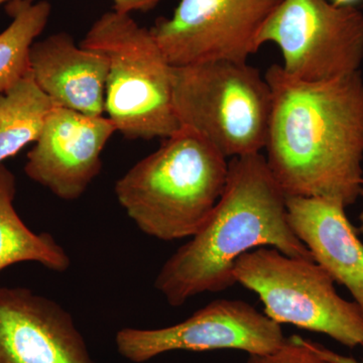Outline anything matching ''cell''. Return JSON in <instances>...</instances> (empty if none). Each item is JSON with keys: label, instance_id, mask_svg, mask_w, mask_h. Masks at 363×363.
Masks as SVG:
<instances>
[{"label": "cell", "instance_id": "cell-1", "mask_svg": "<svg viewBox=\"0 0 363 363\" xmlns=\"http://www.w3.org/2000/svg\"><path fill=\"white\" fill-rule=\"evenodd\" d=\"M264 78L272 93L266 161L284 194L354 204L363 189L360 71L304 82L274 64Z\"/></svg>", "mask_w": 363, "mask_h": 363}, {"label": "cell", "instance_id": "cell-2", "mask_svg": "<svg viewBox=\"0 0 363 363\" xmlns=\"http://www.w3.org/2000/svg\"><path fill=\"white\" fill-rule=\"evenodd\" d=\"M286 196L262 154L233 157L220 199L204 226L164 262L155 288L172 307L236 284L241 255L272 247L290 257L313 260L288 220Z\"/></svg>", "mask_w": 363, "mask_h": 363}, {"label": "cell", "instance_id": "cell-3", "mask_svg": "<svg viewBox=\"0 0 363 363\" xmlns=\"http://www.w3.org/2000/svg\"><path fill=\"white\" fill-rule=\"evenodd\" d=\"M216 147L181 128L116 182L119 205L147 235L192 238L225 189L229 162Z\"/></svg>", "mask_w": 363, "mask_h": 363}, {"label": "cell", "instance_id": "cell-4", "mask_svg": "<svg viewBox=\"0 0 363 363\" xmlns=\"http://www.w3.org/2000/svg\"><path fill=\"white\" fill-rule=\"evenodd\" d=\"M80 45L108 59L105 112L128 140L166 138L181 130L174 107V70L149 28L112 9Z\"/></svg>", "mask_w": 363, "mask_h": 363}, {"label": "cell", "instance_id": "cell-5", "mask_svg": "<svg viewBox=\"0 0 363 363\" xmlns=\"http://www.w3.org/2000/svg\"><path fill=\"white\" fill-rule=\"evenodd\" d=\"M173 95L181 128L200 136L223 156H248L264 149L271 88L247 62L175 67Z\"/></svg>", "mask_w": 363, "mask_h": 363}, {"label": "cell", "instance_id": "cell-6", "mask_svg": "<svg viewBox=\"0 0 363 363\" xmlns=\"http://www.w3.org/2000/svg\"><path fill=\"white\" fill-rule=\"evenodd\" d=\"M233 277L259 296L276 323L325 334L346 347L363 346L362 309L340 297L330 274L313 260L255 248L236 260Z\"/></svg>", "mask_w": 363, "mask_h": 363}, {"label": "cell", "instance_id": "cell-7", "mask_svg": "<svg viewBox=\"0 0 363 363\" xmlns=\"http://www.w3.org/2000/svg\"><path fill=\"white\" fill-rule=\"evenodd\" d=\"M278 45L283 70L304 82H322L360 71L363 13L329 0H283L257 39Z\"/></svg>", "mask_w": 363, "mask_h": 363}, {"label": "cell", "instance_id": "cell-8", "mask_svg": "<svg viewBox=\"0 0 363 363\" xmlns=\"http://www.w3.org/2000/svg\"><path fill=\"white\" fill-rule=\"evenodd\" d=\"M283 0H180L171 18H159L150 32L169 64L247 62L257 39Z\"/></svg>", "mask_w": 363, "mask_h": 363}, {"label": "cell", "instance_id": "cell-9", "mask_svg": "<svg viewBox=\"0 0 363 363\" xmlns=\"http://www.w3.org/2000/svg\"><path fill=\"white\" fill-rule=\"evenodd\" d=\"M281 325L241 300L213 301L180 323L159 329L123 328L117 351L133 363L171 351L234 350L266 354L286 341Z\"/></svg>", "mask_w": 363, "mask_h": 363}, {"label": "cell", "instance_id": "cell-10", "mask_svg": "<svg viewBox=\"0 0 363 363\" xmlns=\"http://www.w3.org/2000/svg\"><path fill=\"white\" fill-rule=\"evenodd\" d=\"M116 133L108 117L54 107L28 154L26 176L60 199L77 200L99 175L102 152Z\"/></svg>", "mask_w": 363, "mask_h": 363}, {"label": "cell", "instance_id": "cell-11", "mask_svg": "<svg viewBox=\"0 0 363 363\" xmlns=\"http://www.w3.org/2000/svg\"><path fill=\"white\" fill-rule=\"evenodd\" d=\"M0 363H95L70 313L26 288L0 286Z\"/></svg>", "mask_w": 363, "mask_h": 363}, {"label": "cell", "instance_id": "cell-12", "mask_svg": "<svg viewBox=\"0 0 363 363\" xmlns=\"http://www.w3.org/2000/svg\"><path fill=\"white\" fill-rule=\"evenodd\" d=\"M30 69L33 80L56 106L104 116L109 63L101 52L76 45L69 33H54L33 43Z\"/></svg>", "mask_w": 363, "mask_h": 363}, {"label": "cell", "instance_id": "cell-13", "mask_svg": "<svg viewBox=\"0 0 363 363\" xmlns=\"http://www.w3.org/2000/svg\"><path fill=\"white\" fill-rule=\"evenodd\" d=\"M288 220L313 259L350 291L363 312V245L345 205L325 197H286Z\"/></svg>", "mask_w": 363, "mask_h": 363}, {"label": "cell", "instance_id": "cell-14", "mask_svg": "<svg viewBox=\"0 0 363 363\" xmlns=\"http://www.w3.org/2000/svg\"><path fill=\"white\" fill-rule=\"evenodd\" d=\"M16 177L0 164V272L20 262H37L52 272L71 266L65 248L50 233L30 230L14 208Z\"/></svg>", "mask_w": 363, "mask_h": 363}, {"label": "cell", "instance_id": "cell-15", "mask_svg": "<svg viewBox=\"0 0 363 363\" xmlns=\"http://www.w3.org/2000/svg\"><path fill=\"white\" fill-rule=\"evenodd\" d=\"M54 107L30 71L0 95V164L37 142Z\"/></svg>", "mask_w": 363, "mask_h": 363}, {"label": "cell", "instance_id": "cell-16", "mask_svg": "<svg viewBox=\"0 0 363 363\" xmlns=\"http://www.w3.org/2000/svg\"><path fill=\"white\" fill-rule=\"evenodd\" d=\"M7 11L13 21L0 33V95L30 73V48L49 23L52 6L47 0H16Z\"/></svg>", "mask_w": 363, "mask_h": 363}, {"label": "cell", "instance_id": "cell-17", "mask_svg": "<svg viewBox=\"0 0 363 363\" xmlns=\"http://www.w3.org/2000/svg\"><path fill=\"white\" fill-rule=\"evenodd\" d=\"M247 363H333L318 355L306 339L294 335L286 338L278 350L266 354H250Z\"/></svg>", "mask_w": 363, "mask_h": 363}, {"label": "cell", "instance_id": "cell-18", "mask_svg": "<svg viewBox=\"0 0 363 363\" xmlns=\"http://www.w3.org/2000/svg\"><path fill=\"white\" fill-rule=\"evenodd\" d=\"M113 4V11L121 13H135V11H152L156 9L162 0H111Z\"/></svg>", "mask_w": 363, "mask_h": 363}, {"label": "cell", "instance_id": "cell-19", "mask_svg": "<svg viewBox=\"0 0 363 363\" xmlns=\"http://www.w3.org/2000/svg\"><path fill=\"white\" fill-rule=\"evenodd\" d=\"M306 342L318 355L325 358L328 362L333 363H363V360H357L355 358L340 354V353L335 352V351L328 350V348L325 347L321 344L313 342L309 339H306Z\"/></svg>", "mask_w": 363, "mask_h": 363}, {"label": "cell", "instance_id": "cell-20", "mask_svg": "<svg viewBox=\"0 0 363 363\" xmlns=\"http://www.w3.org/2000/svg\"><path fill=\"white\" fill-rule=\"evenodd\" d=\"M336 6H354L360 0H329Z\"/></svg>", "mask_w": 363, "mask_h": 363}, {"label": "cell", "instance_id": "cell-21", "mask_svg": "<svg viewBox=\"0 0 363 363\" xmlns=\"http://www.w3.org/2000/svg\"><path fill=\"white\" fill-rule=\"evenodd\" d=\"M359 222H360L359 231H360V233H362L363 234V212L362 214L359 215Z\"/></svg>", "mask_w": 363, "mask_h": 363}, {"label": "cell", "instance_id": "cell-22", "mask_svg": "<svg viewBox=\"0 0 363 363\" xmlns=\"http://www.w3.org/2000/svg\"><path fill=\"white\" fill-rule=\"evenodd\" d=\"M16 1V0H0V6L4 4H9V2Z\"/></svg>", "mask_w": 363, "mask_h": 363}, {"label": "cell", "instance_id": "cell-23", "mask_svg": "<svg viewBox=\"0 0 363 363\" xmlns=\"http://www.w3.org/2000/svg\"><path fill=\"white\" fill-rule=\"evenodd\" d=\"M362 196H363V189H362Z\"/></svg>", "mask_w": 363, "mask_h": 363}]
</instances>
